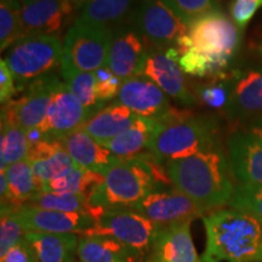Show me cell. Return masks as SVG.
Masks as SVG:
<instances>
[{
  "mask_svg": "<svg viewBox=\"0 0 262 262\" xmlns=\"http://www.w3.org/2000/svg\"><path fill=\"white\" fill-rule=\"evenodd\" d=\"M165 169L172 185L206 212L231 203L235 187L233 172L221 146L187 158L169 160Z\"/></svg>",
  "mask_w": 262,
  "mask_h": 262,
  "instance_id": "cell-1",
  "label": "cell"
},
{
  "mask_svg": "<svg viewBox=\"0 0 262 262\" xmlns=\"http://www.w3.org/2000/svg\"><path fill=\"white\" fill-rule=\"evenodd\" d=\"M171 182L153 155L120 158L103 172V181L89 194L93 206L102 209L134 208L149 193Z\"/></svg>",
  "mask_w": 262,
  "mask_h": 262,
  "instance_id": "cell-2",
  "label": "cell"
},
{
  "mask_svg": "<svg viewBox=\"0 0 262 262\" xmlns=\"http://www.w3.org/2000/svg\"><path fill=\"white\" fill-rule=\"evenodd\" d=\"M206 245L201 262H262V222L237 209L203 216Z\"/></svg>",
  "mask_w": 262,
  "mask_h": 262,
  "instance_id": "cell-3",
  "label": "cell"
},
{
  "mask_svg": "<svg viewBox=\"0 0 262 262\" xmlns=\"http://www.w3.org/2000/svg\"><path fill=\"white\" fill-rule=\"evenodd\" d=\"M221 146L212 118L193 117L172 108L156 119L147 149L160 162L182 159Z\"/></svg>",
  "mask_w": 262,
  "mask_h": 262,
  "instance_id": "cell-4",
  "label": "cell"
},
{
  "mask_svg": "<svg viewBox=\"0 0 262 262\" xmlns=\"http://www.w3.org/2000/svg\"><path fill=\"white\" fill-rule=\"evenodd\" d=\"M95 224L83 235L111 237L120 242L145 260L163 226L157 225L133 208H98L94 215Z\"/></svg>",
  "mask_w": 262,
  "mask_h": 262,
  "instance_id": "cell-5",
  "label": "cell"
},
{
  "mask_svg": "<svg viewBox=\"0 0 262 262\" xmlns=\"http://www.w3.org/2000/svg\"><path fill=\"white\" fill-rule=\"evenodd\" d=\"M63 44L55 35H31L10 48L6 63L22 86L26 81L38 79L62 64Z\"/></svg>",
  "mask_w": 262,
  "mask_h": 262,
  "instance_id": "cell-6",
  "label": "cell"
},
{
  "mask_svg": "<svg viewBox=\"0 0 262 262\" xmlns=\"http://www.w3.org/2000/svg\"><path fill=\"white\" fill-rule=\"evenodd\" d=\"M188 27L193 47L211 57L222 72L241 44V31L232 18L215 9L194 19Z\"/></svg>",
  "mask_w": 262,
  "mask_h": 262,
  "instance_id": "cell-7",
  "label": "cell"
},
{
  "mask_svg": "<svg viewBox=\"0 0 262 262\" xmlns=\"http://www.w3.org/2000/svg\"><path fill=\"white\" fill-rule=\"evenodd\" d=\"M112 31L107 27L75 19L63 40L61 67L81 72H96L107 63Z\"/></svg>",
  "mask_w": 262,
  "mask_h": 262,
  "instance_id": "cell-8",
  "label": "cell"
},
{
  "mask_svg": "<svg viewBox=\"0 0 262 262\" xmlns=\"http://www.w3.org/2000/svg\"><path fill=\"white\" fill-rule=\"evenodd\" d=\"M133 27L149 48H172L180 38L189 34V27L162 0H142L134 14Z\"/></svg>",
  "mask_w": 262,
  "mask_h": 262,
  "instance_id": "cell-9",
  "label": "cell"
},
{
  "mask_svg": "<svg viewBox=\"0 0 262 262\" xmlns=\"http://www.w3.org/2000/svg\"><path fill=\"white\" fill-rule=\"evenodd\" d=\"M58 81L55 75L50 74L35 79L29 84L24 96L2 104V122L25 131L41 127L47 119L52 90Z\"/></svg>",
  "mask_w": 262,
  "mask_h": 262,
  "instance_id": "cell-10",
  "label": "cell"
},
{
  "mask_svg": "<svg viewBox=\"0 0 262 262\" xmlns=\"http://www.w3.org/2000/svg\"><path fill=\"white\" fill-rule=\"evenodd\" d=\"M133 209L163 227L192 222L194 219L204 216L206 212L176 187L165 191L162 188L157 189L137 203Z\"/></svg>",
  "mask_w": 262,
  "mask_h": 262,
  "instance_id": "cell-11",
  "label": "cell"
},
{
  "mask_svg": "<svg viewBox=\"0 0 262 262\" xmlns=\"http://www.w3.org/2000/svg\"><path fill=\"white\" fill-rule=\"evenodd\" d=\"M19 4L22 38L31 35L58 37L74 10L70 0H28Z\"/></svg>",
  "mask_w": 262,
  "mask_h": 262,
  "instance_id": "cell-12",
  "label": "cell"
},
{
  "mask_svg": "<svg viewBox=\"0 0 262 262\" xmlns=\"http://www.w3.org/2000/svg\"><path fill=\"white\" fill-rule=\"evenodd\" d=\"M149 45L134 27H118L112 31L106 67L125 81L141 74Z\"/></svg>",
  "mask_w": 262,
  "mask_h": 262,
  "instance_id": "cell-13",
  "label": "cell"
},
{
  "mask_svg": "<svg viewBox=\"0 0 262 262\" xmlns=\"http://www.w3.org/2000/svg\"><path fill=\"white\" fill-rule=\"evenodd\" d=\"M14 214L26 232L37 233L83 234L95 224L88 212H62L38 208L29 204L19 206Z\"/></svg>",
  "mask_w": 262,
  "mask_h": 262,
  "instance_id": "cell-14",
  "label": "cell"
},
{
  "mask_svg": "<svg viewBox=\"0 0 262 262\" xmlns=\"http://www.w3.org/2000/svg\"><path fill=\"white\" fill-rule=\"evenodd\" d=\"M158 85L164 93L183 106L196 103L194 95L188 90L185 73L179 62L166 54V50L149 48L141 74Z\"/></svg>",
  "mask_w": 262,
  "mask_h": 262,
  "instance_id": "cell-15",
  "label": "cell"
},
{
  "mask_svg": "<svg viewBox=\"0 0 262 262\" xmlns=\"http://www.w3.org/2000/svg\"><path fill=\"white\" fill-rule=\"evenodd\" d=\"M89 119L86 111L66 83L58 81L51 94L47 119L41 129L48 139L61 140Z\"/></svg>",
  "mask_w": 262,
  "mask_h": 262,
  "instance_id": "cell-16",
  "label": "cell"
},
{
  "mask_svg": "<svg viewBox=\"0 0 262 262\" xmlns=\"http://www.w3.org/2000/svg\"><path fill=\"white\" fill-rule=\"evenodd\" d=\"M117 98V102L124 104L137 116L152 119L165 116L173 108L170 106L168 95L142 75L123 81Z\"/></svg>",
  "mask_w": 262,
  "mask_h": 262,
  "instance_id": "cell-17",
  "label": "cell"
},
{
  "mask_svg": "<svg viewBox=\"0 0 262 262\" xmlns=\"http://www.w3.org/2000/svg\"><path fill=\"white\" fill-rule=\"evenodd\" d=\"M229 165L238 183L262 185V140L253 131H239L228 142Z\"/></svg>",
  "mask_w": 262,
  "mask_h": 262,
  "instance_id": "cell-18",
  "label": "cell"
},
{
  "mask_svg": "<svg viewBox=\"0 0 262 262\" xmlns=\"http://www.w3.org/2000/svg\"><path fill=\"white\" fill-rule=\"evenodd\" d=\"M142 262H201L191 235V222L162 227Z\"/></svg>",
  "mask_w": 262,
  "mask_h": 262,
  "instance_id": "cell-19",
  "label": "cell"
},
{
  "mask_svg": "<svg viewBox=\"0 0 262 262\" xmlns=\"http://www.w3.org/2000/svg\"><path fill=\"white\" fill-rule=\"evenodd\" d=\"M58 141L80 168L103 173L118 159L116 155L80 127Z\"/></svg>",
  "mask_w": 262,
  "mask_h": 262,
  "instance_id": "cell-20",
  "label": "cell"
},
{
  "mask_svg": "<svg viewBox=\"0 0 262 262\" xmlns=\"http://www.w3.org/2000/svg\"><path fill=\"white\" fill-rule=\"evenodd\" d=\"M226 112L231 117H249L262 112V68H251L233 75Z\"/></svg>",
  "mask_w": 262,
  "mask_h": 262,
  "instance_id": "cell-21",
  "label": "cell"
},
{
  "mask_svg": "<svg viewBox=\"0 0 262 262\" xmlns=\"http://www.w3.org/2000/svg\"><path fill=\"white\" fill-rule=\"evenodd\" d=\"M137 117H139L137 114L124 104L119 102L111 103L101 108L97 113L89 118L80 126V129L86 131L101 145H104L110 140L129 129Z\"/></svg>",
  "mask_w": 262,
  "mask_h": 262,
  "instance_id": "cell-22",
  "label": "cell"
},
{
  "mask_svg": "<svg viewBox=\"0 0 262 262\" xmlns=\"http://www.w3.org/2000/svg\"><path fill=\"white\" fill-rule=\"evenodd\" d=\"M25 239L31 245L37 262H75L79 244L77 234L27 232Z\"/></svg>",
  "mask_w": 262,
  "mask_h": 262,
  "instance_id": "cell-23",
  "label": "cell"
},
{
  "mask_svg": "<svg viewBox=\"0 0 262 262\" xmlns=\"http://www.w3.org/2000/svg\"><path fill=\"white\" fill-rule=\"evenodd\" d=\"M79 262H140V257L120 242L111 237L79 238L77 249Z\"/></svg>",
  "mask_w": 262,
  "mask_h": 262,
  "instance_id": "cell-24",
  "label": "cell"
},
{
  "mask_svg": "<svg viewBox=\"0 0 262 262\" xmlns=\"http://www.w3.org/2000/svg\"><path fill=\"white\" fill-rule=\"evenodd\" d=\"M156 126V119L137 117L129 129L104 143V147L120 158H131L141 155L148 147V142Z\"/></svg>",
  "mask_w": 262,
  "mask_h": 262,
  "instance_id": "cell-25",
  "label": "cell"
},
{
  "mask_svg": "<svg viewBox=\"0 0 262 262\" xmlns=\"http://www.w3.org/2000/svg\"><path fill=\"white\" fill-rule=\"evenodd\" d=\"M4 171L9 181L10 195L8 204L2 205V209L17 210L19 206L27 204L29 199L40 191L28 159L11 164Z\"/></svg>",
  "mask_w": 262,
  "mask_h": 262,
  "instance_id": "cell-26",
  "label": "cell"
},
{
  "mask_svg": "<svg viewBox=\"0 0 262 262\" xmlns=\"http://www.w3.org/2000/svg\"><path fill=\"white\" fill-rule=\"evenodd\" d=\"M102 181L103 173L75 165L61 176L42 186L40 191L89 195L90 192Z\"/></svg>",
  "mask_w": 262,
  "mask_h": 262,
  "instance_id": "cell-27",
  "label": "cell"
},
{
  "mask_svg": "<svg viewBox=\"0 0 262 262\" xmlns=\"http://www.w3.org/2000/svg\"><path fill=\"white\" fill-rule=\"evenodd\" d=\"M61 73L66 85L83 104L89 118L103 108V104L97 98L95 72H81L61 67Z\"/></svg>",
  "mask_w": 262,
  "mask_h": 262,
  "instance_id": "cell-28",
  "label": "cell"
},
{
  "mask_svg": "<svg viewBox=\"0 0 262 262\" xmlns=\"http://www.w3.org/2000/svg\"><path fill=\"white\" fill-rule=\"evenodd\" d=\"M135 0H89L80 12L79 21L107 27L122 19Z\"/></svg>",
  "mask_w": 262,
  "mask_h": 262,
  "instance_id": "cell-29",
  "label": "cell"
},
{
  "mask_svg": "<svg viewBox=\"0 0 262 262\" xmlns=\"http://www.w3.org/2000/svg\"><path fill=\"white\" fill-rule=\"evenodd\" d=\"M29 205L62 212H88L90 214L93 205L89 195L73 194V193H57L39 191L29 199Z\"/></svg>",
  "mask_w": 262,
  "mask_h": 262,
  "instance_id": "cell-30",
  "label": "cell"
},
{
  "mask_svg": "<svg viewBox=\"0 0 262 262\" xmlns=\"http://www.w3.org/2000/svg\"><path fill=\"white\" fill-rule=\"evenodd\" d=\"M29 141L27 133L21 127L2 122L0 134V166L5 170L9 165L27 159Z\"/></svg>",
  "mask_w": 262,
  "mask_h": 262,
  "instance_id": "cell-31",
  "label": "cell"
},
{
  "mask_svg": "<svg viewBox=\"0 0 262 262\" xmlns=\"http://www.w3.org/2000/svg\"><path fill=\"white\" fill-rule=\"evenodd\" d=\"M18 0H0V50L4 52L22 38Z\"/></svg>",
  "mask_w": 262,
  "mask_h": 262,
  "instance_id": "cell-32",
  "label": "cell"
},
{
  "mask_svg": "<svg viewBox=\"0 0 262 262\" xmlns=\"http://www.w3.org/2000/svg\"><path fill=\"white\" fill-rule=\"evenodd\" d=\"M31 165L35 179L39 183V188L41 189L42 186L61 176L62 173L72 169L77 164L71 158V156L66 152V149L62 148L57 153H55L54 156L49 157V158L32 160Z\"/></svg>",
  "mask_w": 262,
  "mask_h": 262,
  "instance_id": "cell-33",
  "label": "cell"
},
{
  "mask_svg": "<svg viewBox=\"0 0 262 262\" xmlns=\"http://www.w3.org/2000/svg\"><path fill=\"white\" fill-rule=\"evenodd\" d=\"M196 102L211 110L227 108L231 98V81L222 80V75H216L214 80L196 85L194 90Z\"/></svg>",
  "mask_w": 262,
  "mask_h": 262,
  "instance_id": "cell-34",
  "label": "cell"
},
{
  "mask_svg": "<svg viewBox=\"0 0 262 262\" xmlns=\"http://www.w3.org/2000/svg\"><path fill=\"white\" fill-rule=\"evenodd\" d=\"M229 206L248 212L262 222V185L238 183L234 187Z\"/></svg>",
  "mask_w": 262,
  "mask_h": 262,
  "instance_id": "cell-35",
  "label": "cell"
},
{
  "mask_svg": "<svg viewBox=\"0 0 262 262\" xmlns=\"http://www.w3.org/2000/svg\"><path fill=\"white\" fill-rule=\"evenodd\" d=\"M179 64L183 73L193 75V77H206V75H215L216 77V75L221 74L212 58L203 54L194 47L182 52Z\"/></svg>",
  "mask_w": 262,
  "mask_h": 262,
  "instance_id": "cell-36",
  "label": "cell"
},
{
  "mask_svg": "<svg viewBox=\"0 0 262 262\" xmlns=\"http://www.w3.org/2000/svg\"><path fill=\"white\" fill-rule=\"evenodd\" d=\"M11 209H2L0 222V258L5 256L15 245H17L27 232L22 227Z\"/></svg>",
  "mask_w": 262,
  "mask_h": 262,
  "instance_id": "cell-37",
  "label": "cell"
},
{
  "mask_svg": "<svg viewBox=\"0 0 262 262\" xmlns=\"http://www.w3.org/2000/svg\"><path fill=\"white\" fill-rule=\"evenodd\" d=\"M162 2L187 26L202 15L215 10L214 0H162Z\"/></svg>",
  "mask_w": 262,
  "mask_h": 262,
  "instance_id": "cell-38",
  "label": "cell"
},
{
  "mask_svg": "<svg viewBox=\"0 0 262 262\" xmlns=\"http://www.w3.org/2000/svg\"><path fill=\"white\" fill-rule=\"evenodd\" d=\"M95 75H96V94L101 103L104 104L118 96L123 84L120 78H118L106 66L95 72Z\"/></svg>",
  "mask_w": 262,
  "mask_h": 262,
  "instance_id": "cell-39",
  "label": "cell"
},
{
  "mask_svg": "<svg viewBox=\"0 0 262 262\" xmlns=\"http://www.w3.org/2000/svg\"><path fill=\"white\" fill-rule=\"evenodd\" d=\"M260 8L262 0H232L229 14L239 31H244Z\"/></svg>",
  "mask_w": 262,
  "mask_h": 262,
  "instance_id": "cell-40",
  "label": "cell"
},
{
  "mask_svg": "<svg viewBox=\"0 0 262 262\" xmlns=\"http://www.w3.org/2000/svg\"><path fill=\"white\" fill-rule=\"evenodd\" d=\"M15 77L4 58L0 61V102L5 104L11 101V98L17 94V88L15 84Z\"/></svg>",
  "mask_w": 262,
  "mask_h": 262,
  "instance_id": "cell-41",
  "label": "cell"
},
{
  "mask_svg": "<svg viewBox=\"0 0 262 262\" xmlns=\"http://www.w3.org/2000/svg\"><path fill=\"white\" fill-rule=\"evenodd\" d=\"M2 262H37L31 245L26 239H22L17 245H15L5 256L2 257Z\"/></svg>",
  "mask_w": 262,
  "mask_h": 262,
  "instance_id": "cell-42",
  "label": "cell"
},
{
  "mask_svg": "<svg viewBox=\"0 0 262 262\" xmlns=\"http://www.w3.org/2000/svg\"><path fill=\"white\" fill-rule=\"evenodd\" d=\"M251 131L256 135L257 137H260V139L262 140V119L258 120V122L255 124V125L253 126V129H251Z\"/></svg>",
  "mask_w": 262,
  "mask_h": 262,
  "instance_id": "cell-43",
  "label": "cell"
},
{
  "mask_svg": "<svg viewBox=\"0 0 262 262\" xmlns=\"http://www.w3.org/2000/svg\"><path fill=\"white\" fill-rule=\"evenodd\" d=\"M70 2L77 8H80V6H84L89 0H70Z\"/></svg>",
  "mask_w": 262,
  "mask_h": 262,
  "instance_id": "cell-44",
  "label": "cell"
},
{
  "mask_svg": "<svg viewBox=\"0 0 262 262\" xmlns=\"http://www.w3.org/2000/svg\"><path fill=\"white\" fill-rule=\"evenodd\" d=\"M255 49H256V51L262 56V44H257L256 47H255Z\"/></svg>",
  "mask_w": 262,
  "mask_h": 262,
  "instance_id": "cell-45",
  "label": "cell"
},
{
  "mask_svg": "<svg viewBox=\"0 0 262 262\" xmlns=\"http://www.w3.org/2000/svg\"><path fill=\"white\" fill-rule=\"evenodd\" d=\"M19 3H24V2H28V0H18Z\"/></svg>",
  "mask_w": 262,
  "mask_h": 262,
  "instance_id": "cell-46",
  "label": "cell"
}]
</instances>
